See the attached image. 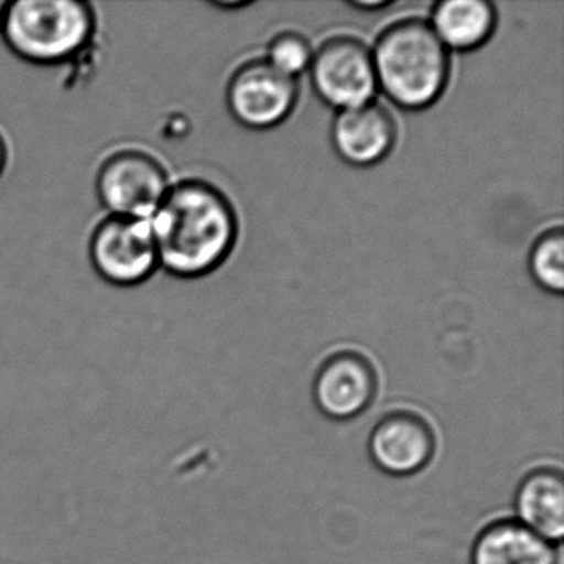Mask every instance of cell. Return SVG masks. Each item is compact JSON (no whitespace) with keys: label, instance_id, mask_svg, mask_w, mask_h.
Wrapping results in <instances>:
<instances>
[{"label":"cell","instance_id":"cell-1","mask_svg":"<svg viewBox=\"0 0 564 564\" xmlns=\"http://www.w3.org/2000/svg\"><path fill=\"white\" fill-rule=\"evenodd\" d=\"M150 224L160 267L180 279L214 272L236 246V210L217 187L204 181L171 184Z\"/></svg>","mask_w":564,"mask_h":564},{"label":"cell","instance_id":"cell-2","mask_svg":"<svg viewBox=\"0 0 564 564\" xmlns=\"http://www.w3.org/2000/svg\"><path fill=\"white\" fill-rule=\"evenodd\" d=\"M382 94L404 110L432 107L451 74L448 51L422 21H402L382 32L372 52Z\"/></svg>","mask_w":564,"mask_h":564},{"label":"cell","instance_id":"cell-3","mask_svg":"<svg viewBox=\"0 0 564 564\" xmlns=\"http://www.w3.org/2000/svg\"><path fill=\"white\" fill-rule=\"evenodd\" d=\"M95 25L94 8L80 0H18L9 2L0 31L22 61L57 65L87 48Z\"/></svg>","mask_w":564,"mask_h":564},{"label":"cell","instance_id":"cell-4","mask_svg":"<svg viewBox=\"0 0 564 564\" xmlns=\"http://www.w3.org/2000/svg\"><path fill=\"white\" fill-rule=\"evenodd\" d=\"M88 253L95 272L111 285H140L160 269L150 219L140 217H105L91 234Z\"/></svg>","mask_w":564,"mask_h":564},{"label":"cell","instance_id":"cell-5","mask_svg":"<svg viewBox=\"0 0 564 564\" xmlns=\"http://www.w3.org/2000/svg\"><path fill=\"white\" fill-rule=\"evenodd\" d=\"M163 164L140 150H121L101 163L97 194L108 216L150 219L170 191Z\"/></svg>","mask_w":564,"mask_h":564},{"label":"cell","instance_id":"cell-6","mask_svg":"<svg viewBox=\"0 0 564 564\" xmlns=\"http://www.w3.org/2000/svg\"><path fill=\"white\" fill-rule=\"evenodd\" d=\"M312 85L316 95L339 111L372 104L376 80L372 54L356 39L339 37L326 42L312 65Z\"/></svg>","mask_w":564,"mask_h":564},{"label":"cell","instance_id":"cell-7","mask_svg":"<svg viewBox=\"0 0 564 564\" xmlns=\"http://www.w3.org/2000/svg\"><path fill=\"white\" fill-rule=\"evenodd\" d=\"M299 100L295 78L282 74L269 62H250L230 78L227 105L243 127L269 130L283 123Z\"/></svg>","mask_w":564,"mask_h":564},{"label":"cell","instance_id":"cell-8","mask_svg":"<svg viewBox=\"0 0 564 564\" xmlns=\"http://www.w3.org/2000/svg\"><path fill=\"white\" fill-rule=\"evenodd\" d=\"M368 451L379 470L409 477L424 470L434 458V429L415 412H391L372 429Z\"/></svg>","mask_w":564,"mask_h":564},{"label":"cell","instance_id":"cell-9","mask_svg":"<svg viewBox=\"0 0 564 564\" xmlns=\"http://www.w3.org/2000/svg\"><path fill=\"white\" fill-rule=\"evenodd\" d=\"M378 376L365 356L345 351L323 362L313 381V398L335 421L358 417L375 401Z\"/></svg>","mask_w":564,"mask_h":564},{"label":"cell","instance_id":"cell-10","mask_svg":"<svg viewBox=\"0 0 564 564\" xmlns=\"http://www.w3.org/2000/svg\"><path fill=\"white\" fill-rule=\"evenodd\" d=\"M333 147L345 163L366 167L381 163L395 143V123L376 104L339 111L332 128Z\"/></svg>","mask_w":564,"mask_h":564},{"label":"cell","instance_id":"cell-11","mask_svg":"<svg viewBox=\"0 0 564 564\" xmlns=\"http://www.w3.org/2000/svg\"><path fill=\"white\" fill-rule=\"evenodd\" d=\"M514 520L546 540L561 543L564 533V480L554 467H538L521 478L514 494Z\"/></svg>","mask_w":564,"mask_h":564},{"label":"cell","instance_id":"cell-12","mask_svg":"<svg viewBox=\"0 0 564 564\" xmlns=\"http://www.w3.org/2000/svg\"><path fill=\"white\" fill-rule=\"evenodd\" d=\"M554 544L514 520L491 521L475 538L470 564H556Z\"/></svg>","mask_w":564,"mask_h":564},{"label":"cell","instance_id":"cell-13","mask_svg":"<svg viewBox=\"0 0 564 564\" xmlns=\"http://www.w3.org/2000/svg\"><path fill=\"white\" fill-rule=\"evenodd\" d=\"M495 24L497 12L485 0H442L432 11V31L452 51L480 47L494 34Z\"/></svg>","mask_w":564,"mask_h":564},{"label":"cell","instance_id":"cell-14","mask_svg":"<svg viewBox=\"0 0 564 564\" xmlns=\"http://www.w3.org/2000/svg\"><path fill=\"white\" fill-rule=\"evenodd\" d=\"M563 230H547L534 243L530 253V272L534 282L550 293L560 295L564 289Z\"/></svg>","mask_w":564,"mask_h":564},{"label":"cell","instance_id":"cell-15","mask_svg":"<svg viewBox=\"0 0 564 564\" xmlns=\"http://www.w3.org/2000/svg\"><path fill=\"white\" fill-rule=\"evenodd\" d=\"M313 51L306 39L299 34H282L272 42L269 51V64L282 74L295 78L310 68Z\"/></svg>","mask_w":564,"mask_h":564},{"label":"cell","instance_id":"cell-16","mask_svg":"<svg viewBox=\"0 0 564 564\" xmlns=\"http://www.w3.org/2000/svg\"><path fill=\"white\" fill-rule=\"evenodd\" d=\"M349 6L359 9V11L371 12L391 8V2H388V0H379V2H351Z\"/></svg>","mask_w":564,"mask_h":564},{"label":"cell","instance_id":"cell-17","mask_svg":"<svg viewBox=\"0 0 564 564\" xmlns=\"http://www.w3.org/2000/svg\"><path fill=\"white\" fill-rule=\"evenodd\" d=\"M6 164H8V147H6L4 138L0 134V174L4 173Z\"/></svg>","mask_w":564,"mask_h":564},{"label":"cell","instance_id":"cell-18","mask_svg":"<svg viewBox=\"0 0 564 564\" xmlns=\"http://www.w3.org/2000/svg\"><path fill=\"white\" fill-rule=\"evenodd\" d=\"M9 2H4V0H0V28H2V22H4L6 9H8Z\"/></svg>","mask_w":564,"mask_h":564}]
</instances>
